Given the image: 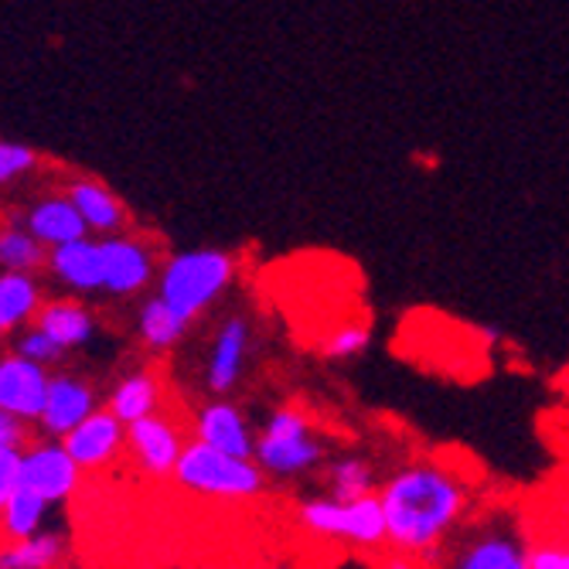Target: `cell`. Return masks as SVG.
<instances>
[{
  "label": "cell",
  "mask_w": 569,
  "mask_h": 569,
  "mask_svg": "<svg viewBox=\"0 0 569 569\" xmlns=\"http://www.w3.org/2000/svg\"><path fill=\"white\" fill-rule=\"evenodd\" d=\"M386 542L396 552L437 556L471 519L475 488L457 468L433 457L406 460L379 485Z\"/></svg>",
  "instance_id": "1"
},
{
  "label": "cell",
  "mask_w": 569,
  "mask_h": 569,
  "mask_svg": "<svg viewBox=\"0 0 569 569\" xmlns=\"http://www.w3.org/2000/svg\"><path fill=\"white\" fill-rule=\"evenodd\" d=\"M331 457V443L318 433L315 420L293 402L273 406L256 430L252 460L273 481H297L321 471Z\"/></svg>",
  "instance_id": "2"
},
{
  "label": "cell",
  "mask_w": 569,
  "mask_h": 569,
  "mask_svg": "<svg viewBox=\"0 0 569 569\" xmlns=\"http://www.w3.org/2000/svg\"><path fill=\"white\" fill-rule=\"evenodd\" d=\"M236 283V256L226 249H181L158 273V297L191 328Z\"/></svg>",
  "instance_id": "3"
},
{
  "label": "cell",
  "mask_w": 569,
  "mask_h": 569,
  "mask_svg": "<svg viewBox=\"0 0 569 569\" xmlns=\"http://www.w3.org/2000/svg\"><path fill=\"white\" fill-rule=\"evenodd\" d=\"M529 536L511 511H488L468 519L447 542L443 569H532Z\"/></svg>",
  "instance_id": "4"
},
{
  "label": "cell",
  "mask_w": 569,
  "mask_h": 569,
  "mask_svg": "<svg viewBox=\"0 0 569 569\" xmlns=\"http://www.w3.org/2000/svg\"><path fill=\"white\" fill-rule=\"evenodd\" d=\"M174 481L188 495L222 498V501H249L267 491V475L256 460L229 457L216 447H204L191 440L178 460Z\"/></svg>",
  "instance_id": "5"
},
{
  "label": "cell",
  "mask_w": 569,
  "mask_h": 569,
  "mask_svg": "<svg viewBox=\"0 0 569 569\" xmlns=\"http://www.w3.org/2000/svg\"><path fill=\"white\" fill-rule=\"evenodd\" d=\"M297 522L318 539H335L355 549H379L386 542V515L379 495L338 501L331 495H310L297 505Z\"/></svg>",
  "instance_id": "6"
},
{
  "label": "cell",
  "mask_w": 569,
  "mask_h": 569,
  "mask_svg": "<svg viewBox=\"0 0 569 569\" xmlns=\"http://www.w3.org/2000/svg\"><path fill=\"white\" fill-rule=\"evenodd\" d=\"M252 351H256L252 321L242 310H232V315L219 321V328L212 331L209 351H204L201 382L209 389V396H232L246 382Z\"/></svg>",
  "instance_id": "7"
},
{
  "label": "cell",
  "mask_w": 569,
  "mask_h": 569,
  "mask_svg": "<svg viewBox=\"0 0 569 569\" xmlns=\"http://www.w3.org/2000/svg\"><path fill=\"white\" fill-rule=\"evenodd\" d=\"M184 447H188V440H184L181 423L174 417H168L164 409L127 427V450L137 460V468L153 481L174 478Z\"/></svg>",
  "instance_id": "8"
},
{
  "label": "cell",
  "mask_w": 569,
  "mask_h": 569,
  "mask_svg": "<svg viewBox=\"0 0 569 569\" xmlns=\"http://www.w3.org/2000/svg\"><path fill=\"white\" fill-rule=\"evenodd\" d=\"M191 433L204 447H216L229 457L252 460L256 427L249 420V412L239 402H232L229 396H212L209 402H201L191 412Z\"/></svg>",
  "instance_id": "9"
},
{
  "label": "cell",
  "mask_w": 569,
  "mask_h": 569,
  "mask_svg": "<svg viewBox=\"0 0 569 569\" xmlns=\"http://www.w3.org/2000/svg\"><path fill=\"white\" fill-rule=\"evenodd\" d=\"M82 468L72 460L62 440H34L21 460V485L38 491L48 505H62L79 491Z\"/></svg>",
  "instance_id": "10"
},
{
  "label": "cell",
  "mask_w": 569,
  "mask_h": 569,
  "mask_svg": "<svg viewBox=\"0 0 569 569\" xmlns=\"http://www.w3.org/2000/svg\"><path fill=\"white\" fill-rule=\"evenodd\" d=\"M99 409V392L89 379L76 372H51L48 399L41 409L38 430L48 440H66L79 423H86Z\"/></svg>",
  "instance_id": "11"
},
{
  "label": "cell",
  "mask_w": 569,
  "mask_h": 569,
  "mask_svg": "<svg viewBox=\"0 0 569 569\" xmlns=\"http://www.w3.org/2000/svg\"><path fill=\"white\" fill-rule=\"evenodd\" d=\"M51 372L21 358L14 348L0 351V409L14 412L24 423H38L48 399Z\"/></svg>",
  "instance_id": "12"
},
{
  "label": "cell",
  "mask_w": 569,
  "mask_h": 569,
  "mask_svg": "<svg viewBox=\"0 0 569 569\" xmlns=\"http://www.w3.org/2000/svg\"><path fill=\"white\" fill-rule=\"evenodd\" d=\"M107 256V293L110 297H140L158 280V256L143 239L133 236H110L102 239Z\"/></svg>",
  "instance_id": "13"
},
{
  "label": "cell",
  "mask_w": 569,
  "mask_h": 569,
  "mask_svg": "<svg viewBox=\"0 0 569 569\" xmlns=\"http://www.w3.org/2000/svg\"><path fill=\"white\" fill-rule=\"evenodd\" d=\"M48 273L59 287L76 297L107 290V256H102V239H76L59 249H48Z\"/></svg>",
  "instance_id": "14"
},
{
  "label": "cell",
  "mask_w": 569,
  "mask_h": 569,
  "mask_svg": "<svg viewBox=\"0 0 569 569\" xmlns=\"http://www.w3.org/2000/svg\"><path fill=\"white\" fill-rule=\"evenodd\" d=\"M66 450L82 471H102L120 457L127 447V427L113 417L107 406H99L86 423H79L66 440Z\"/></svg>",
  "instance_id": "15"
},
{
  "label": "cell",
  "mask_w": 569,
  "mask_h": 569,
  "mask_svg": "<svg viewBox=\"0 0 569 569\" xmlns=\"http://www.w3.org/2000/svg\"><path fill=\"white\" fill-rule=\"evenodd\" d=\"M21 226L38 242H44L48 249H59L66 242H76V239L89 236V229H86L79 209L69 201V194H41V198H34L24 209V216H21Z\"/></svg>",
  "instance_id": "16"
},
{
  "label": "cell",
  "mask_w": 569,
  "mask_h": 569,
  "mask_svg": "<svg viewBox=\"0 0 569 569\" xmlns=\"http://www.w3.org/2000/svg\"><path fill=\"white\" fill-rule=\"evenodd\" d=\"M66 194L69 201L79 209L89 236L96 239H110V236H120V229L127 226V209L123 201L96 178H72L66 184Z\"/></svg>",
  "instance_id": "17"
},
{
  "label": "cell",
  "mask_w": 569,
  "mask_h": 569,
  "mask_svg": "<svg viewBox=\"0 0 569 569\" xmlns=\"http://www.w3.org/2000/svg\"><path fill=\"white\" fill-rule=\"evenodd\" d=\"M161 402H164V382L150 369L123 372L107 396V409L123 427H133L137 420H147L153 412H161Z\"/></svg>",
  "instance_id": "18"
},
{
  "label": "cell",
  "mask_w": 569,
  "mask_h": 569,
  "mask_svg": "<svg viewBox=\"0 0 569 569\" xmlns=\"http://www.w3.org/2000/svg\"><path fill=\"white\" fill-rule=\"evenodd\" d=\"M325 495L338 501H355V498H369L379 495V468L369 453L361 450H341L331 453L325 463Z\"/></svg>",
  "instance_id": "19"
},
{
  "label": "cell",
  "mask_w": 569,
  "mask_h": 569,
  "mask_svg": "<svg viewBox=\"0 0 569 569\" xmlns=\"http://www.w3.org/2000/svg\"><path fill=\"white\" fill-rule=\"evenodd\" d=\"M34 325L56 338L66 351H76V348H86L92 338H96V315L82 303V300H72V297H56V300H44V307L38 310Z\"/></svg>",
  "instance_id": "20"
},
{
  "label": "cell",
  "mask_w": 569,
  "mask_h": 569,
  "mask_svg": "<svg viewBox=\"0 0 569 569\" xmlns=\"http://www.w3.org/2000/svg\"><path fill=\"white\" fill-rule=\"evenodd\" d=\"M41 307H44V290L34 273L0 270V328H4V335L31 328Z\"/></svg>",
  "instance_id": "21"
},
{
  "label": "cell",
  "mask_w": 569,
  "mask_h": 569,
  "mask_svg": "<svg viewBox=\"0 0 569 569\" xmlns=\"http://www.w3.org/2000/svg\"><path fill=\"white\" fill-rule=\"evenodd\" d=\"M188 335V325L174 315V310L153 293L137 307V338L147 351L153 355H168L174 351Z\"/></svg>",
  "instance_id": "22"
},
{
  "label": "cell",
  "mask_w": 569,
  "mask_h": 569,
  "mask_svg": "<svg viewBox=\"0 0 569 569\" xmlns=\"http://www.w3.org/2000/svg\"><path fill=\"white\" fill-rule=\"evenodd\" d=\"M48 501L31 491V488H18L11 495V501L4 505V511H0V539L8 542H24L38 532H44V515H48Z\"/></svg>",
  "instance_id": "23"
},
{
  "label": "cell",
  "mask_w": 569,
  "mask_h": 569,
  "mask_svg": "<svg viewBox=\"0 0 569 569\" xmlns=\"http://www.w3.org/2000/svg\"><path fill=\"white\" fill-rule=\"evenodd\" d=\"M0 270L8 273H48V246L38 242L21 222L0 226Z\"/></svg>",
  "instance_id": "24"
},
{
  "label": "cell",
  "mask_w": 569,
  "mask_h": 569,
  "mask_svg": "<svg viewBox=\"0 0 569 569\" xmlns=\"http://www.w3.org/2000/svg\"><path fill=\"white\" fill-rule=\"evenodd\" d=\"M66 556V536L38 532L24 542L0 546V569H56Z\"/></svg>",
  "instance_id": "25"
},
{
  "label": "cell",
  "mask_w": 569,
  "mask_h": 569,
  "mask_svg": "<svg viewBox=\"0 0 569 569\" xmlns=\"http://www.w3.org/2000/svg\"><path fill=\"white\" fill-rule=\"evenodd\" d=\"M369 348H372V328L361 321H351V325H341L331 335H325L318 345V355L325 361H335V366H348V361L366 358Z\"/></svg>",
  "instance_id": "26"
},
{
  "label": "cell",
  "mask_w": 569,
  "mask_h": 569,
  "mask_svg": "<svg viewBox=\"0 0 569 569\" xmlns=\"http://www.w3.org/2000/svg\"><path fill=\"white\" fill-rule=\"evenodd\" d=\"M14 351H18L21 358L34 361V366H41V369L59 366V361L66 358V348H62L56 338H51V335H44L38 325H31V328L18 331V338H14Z\"/></svg>",
  "instance_id": "27"
},
{
  "label": "cell",
  "mask_w": 569,
  "mask_h": 569,
  "mask_svg": "<svg viewBox=\"0 0 569 569\" xmlns=\"http://www.w3.org/2000/svg\"><path fill=\"white\" fill-rule=\"evenodd\" d=\"M34 168H38V153L28 143L0 140V191L21 181L24 174H31Z\"/></svg>",
  "instance_id": "28"
},
{
  "label": "cell",
  "mask_w": 569,
  "mask_h": 569,
  "mask_svg": "<svg viewBox=\"0 0 569 569\" xmlns=\"http://www.w3.org/2000/svg\"><path fill=\"white\" fill-rule=\"evenodd\" d=\"M21 460L24 450H0V511H4L11 495L21 488Z\"/></svg>",
  "instance_id": "29"
},
{
  "label": "cell",
  "mask_w": 569,
  "mask_h": 569,
  "mask_svg": "<svg viewBox=\"0 0 569 569\" xmlns=\"http://www.w3.org/2000/svg\"><path fill=\"white\" fill-rule=\"evenodd\" d=\"M0 447L4 450H28L31 447V430L21 417L0 409Z\"/></svg>",
  "instance_id": "30"
},
{
  "label": "cell",
  "mask_w": 569,
  "mask_h": 569,
  "mask_svg": "<svg viewBox=\"0 0 569 569\" xmlns=\"http://www.w3.org/2000/svg\"><path fill=\"white\" fill-rule=\"evenodd\" d=\"M532 569H569V542H536L529 552Z\"/></svg>",
  "instance_id": "31"
},
{
  "label": "cell",
  "mask_w": 569,
  "mask_h": 569,
  "mask_svg": "<svg viewBox=\"0 0 569 569\" xmlns=\"http://www.w3.org/2000/svg\"><path fill=\"white\" fill-rule=\"evenodd\" d=\"M386 569H420L417 556H409V552H392L386 559Z\"/></svg>",
  "instance_id": "32"
},
{
  "label": "cell",
  "mask_w": 569,
  "mask_h": 569,
  "mask_svg": "<svg viewBox=\"0 0 569 569\" xmlns=\"http://www.w3.org/2000/svg\"><path fill=\"white\" fill-rule=\"evenodd\" d=\"M0 338H4V328H0Z\"/></svg>",
  "instance_id": "33"
},
{
  "label": "cell",
  "mask_w": 569,
  "mask_h": 569,
  "mask_svg": "<svg viewBox=\"0 0 569 569\" xmlns=\"http://www.w3.org/2000/svg\"><path fill=\"white\" fill-rule=\"evenodd\" d=\"M0 450H4V447H0Z\"/></svg>",
  "instance_id": "34"
}]
</instances>
